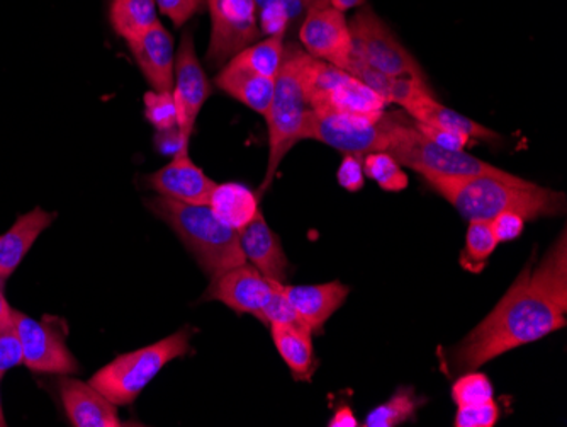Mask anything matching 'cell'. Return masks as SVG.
Returning a JSON list of instances; mask_svg holds the SVG:
<instances>
[{"label":"cell","mask_w":567,"mask_h":427,"mask_svg":"<svg viewBox=\"0 0 567 427\" xmlns=\"http://www.w3.org/2000/svg\"><path fill=\"white\" fill-rule=\"evenodd\" d=\"M567 324L566 231L540 264H528L499 304L452 350L454 372H471Z\"/></svg>","instance_id":"obj_1"},{"label":"cell","mask_w":567,"mask_h":427,"mask_svg":"<svg viewBox=\"0 0 567 427\" xmlns=\"http://www.w3.org/2000/svg\"><path fill=\"white\" fill-rule=\"evenodd\" d=\"M426 183L470 222H492L505 212L518 213L534 222L566 212V194L538 186L518 175L432 177Z\"/></svg>","instance_id":"obj_2"},{"label":"cell","mask_w":567,"mask_h":427,"mask_svg":"<svg viewBox=\"0 0 567 427\" xmlns=\"http://www.w3.org/2000/svg\"><path fill=\"white\" fill-rule=\"evenodd\" d=\"M146 205L177 234L209 278L247 263L240 232L223 223L209 205H189L161 194L146 201Z\"/></svg>","instance_id":"obj_3"},{"label":"cell","mask_w":567,"mask_h":427,"mask_svg":"<svg viewBox=\"0 0 567 427\" xmlns=\"http://www.w3.org/2000/svg\"><path fill=\"white\" fill-rule=\"evenodd\" d=\"M305 53L298 44H288L284 52L282 67L277 73L276 91L266 114L267 129H269V162H267L266 180L259 190L260 194L272 186L277 169L284 157L291 152L292 146L305 140L302 135H305L309 106L306 103L301 73H299Z\"/></svg>","instance_id":"obj_4"},{"label":"cell","mask_w":567,"mask_h":427,"mask_svg":"<svg viewBox=\"0 0 567 427\" xmlns=\"http://www.w3.org/2000/svg\"><path fill=\"white\" fill-rule=\"evenodd\" d=\"M193 327H184L158 343L117 356L99 369L89 384L117 407L130 406L168 363L193 353Z\"/></svg>","instance_id":"obj_5"},{"label":"cell","mask_w":567,"mask_h":427,"mask_svg":"<svg viewBox=\"0 0 567 427\" xmlns=\"http://www.w3.org/2000/svg\"><path fill=\"white\" fill-rule=\"evenodd\" d=\"M388 154L393 155L401 165L419 172L423 180L432 177H473V175H498L508 177L509 172L487 164L481 159L467 154L466 150H451L436 145L419 132L413 120L398 118L394 124Z\"/></svg>","instance_id":"obj_6"},{"label":"cell","mask_w":567,"mask_h":427,"mask_svg":"<svg viewBox=\"0 0 567 427\" xmlns=\"http://www.w3.org/2000/svg\"><path fill=\"white\" fill-rule=\"evenodd\" d=\"M398 116L393 114H349L308 111L305 140H317L343 155L364 159L371 152H388Z\"/></svg>","instance_id":"obj_7"},{"label":"cell","mask_w":567,"mask_h":427,"mask_svg":"<svg viewBox=\"0 0 567 427\" xmlns=\"http://www.w3.org/2000/svg\"><path fill=\"white\" fill-rule=\"evenodd\" d=\"M302 89L309 110L331 113L382 114L385 99L353 78L352 73L323 60H313L302 73Z\"/></svg>","instance_id":"obj_8"},{"label":"cell","mask_w":567,"mask_h":427,"mask_svg":"<svg viewBox=\"0 0 567 427\" xmlns=\"http://www.w3.org/2000/svg\"><path fill=\"white\" fill-rule=\"evenodd\" d=\"M353 53L378 72L393 78H413L426 81L406 48L371 8H362L349 22Z\"/></svg>","instance_id":"obj_9"},{"label":"cell","mask_w":567,"mask_h":427,"mask_svg":"<svg viewBox=\"0 0 567 427\" xmlns=\"http://www.w3.org/2000/svg\"><path fill=\"white\" fill-rule=\"evenodd\" d=\"M212 16L209 67L221 70L229 60L244 52L260 38L259 19L254 0H208Z\"/></svg>","instance_id":"obj_10"},{"label":"cell","mask_w":567,"mask_h":427,"mask_svg":"<svg viewBox=\"0 0 567 427\" xmlns=\"http://www.w3.org/2000/svg\"><path fill=\"white\" fill-rule=\"evenodd\" d=\"M299 40L308 55L347 70L352 59V34L346 14L330 0H309Z\"/></svg>","instance_id":"obj_11"},{"label":"cell","mask_w":567,"mask_h":427,"mask_svg":"<svg viewBox=\"0 0 567 427\" xmlns=\"http://www.w3.org/2000/svg\"><path fill=\"white\" fill-rule=\"evenodd\" d=\"M14 324L21 337L24 365L31 372L62 376L79 372V363L65 343V329L56 321L38 322L14 311Z\"/></svg>","instance_id":"obj_12"},{"label":"cell","mask_w":567,"mask_h":427,"mask_svg":"<svg viewBox=\"0 0 567 427\" xmlns=\"http://www.w3.org/2000/svg\"><path fill=\"white\" fill-rule=\"evenodd\" d=\"M172 95L177 104L178 129L190 139L197 116L212 95V82L197 59L196 44L190 31H184L175 53Z\"/></svg>","instance_id":"obj_13"},{"label":"cell","mask_w":567,"mask_h":427,"mask_svg":"<svg viewBox=\"0 0 567 427\" xmlns=\"http://www.w3.org/2000/svg\"><path fill=\"white\" fill-rule=\"evenodd\" d=\"M274 283L251 264H240L212 279L206 298L221 302L240 315L262 321L264 308L272 296Z\"/></svg>","instance_id":"obj_14"},{"label":"cell","mask_w":567,"mask_h":427,"mask_svg":"<svg viewBox=\"0 0 567 427\" xmlns=\"http://www.w3.org/2000/svg\"><path fill=\"white\" fill-rule=\"evenodd\" d=\"M146 184L161 196L183 201L189 205H209L216 183L183 150L164 167L146 177Z\"/></svg>","instance_id":"obj_15"},{"label":"cell","mask_w":567,"mask_h":427,"mask_svg":"<svg viewBox=\"0 0 567 427\" xmlns=\"http://www.w3.org/2000/svg\"><path fill=\"white\" fill-rule=\"evenodd\" d=\"M135 57L136 65L152 91L165 92L174 88L175 44L174 38L161 21L153 24L138 40L127 43Z\"/></svg>","instance_id":"obj_16"},{"label":"cell","mask_w":567,"mask_h":427,"mask_svg":"<svg viewBox=\"0 0 567 427\" xmlns=\"http://www.w3.org/2000/svg\"><path fill=\"white\" fill-rule=\"evenodd\" d=\"M60 398L72 426L75 427H120L117 406L101 394L89 382L63 378L60 382Z\"/></svg>","instance_id":"obj_17"},{"label":"cell","mask_w":567,"mask_h":427,"mask_svg":"<svg viewBox=\"0 0 567 427\" xmlns=\"http://www.w3.org/2000/svg\"><path fill=\"white\" fill-rule=\"evenodd\" d=\"M289 304L295 308L298 321L309 333L320 334L331 315L346 304L350 288L340 282L323 285L291 286L280 285Z\"/></svg>","instance_id":"obj_18"},{"label":"cell","mask_w":567,"mask_h":427,"mask_svg":"<svg viewBox=\"0 0 567 427\" xmlns=\"http://www.w3.org/2000/svg\"><path fill=\"white\" fill-rule=\"evenodd\" d=\"M241 251L245 260L269 282L286 285L289 278V261L276 232L267 225L262 212L240 231Z\"/></svg>","instance_id":"obj_19"},{"label":"cell","mask_w":567,"mask_h":427,"mask_svg":"<svg viewBox=\"0 0 567 427\" xmlns=\"http://www.w3.org/2000/svg\"><path fill=\"white\" fill-rule=\"evenodd\" d=\"M56 213L34 209L16 220L14 225L0 235V282L14 274L19 264L30 253L34 242L55 222Z\"/></svg>","instance_id":"obj_20"},{"label":"cell","mask_w":567,"mask_h":427,"mask_svg":"<svg viewBox=\"0 0 567 427\" xmlns=\"http://www.w3.org/2000/svg\"><path fill=\"white\" fill-rule=\"evenodd\" d=\"M216 88L237 99L238 103L266 116L276 91V79L264 78L244 67L226 63L215 79Z\"/></svg>","instance_id":"obj_21"},{"label":"cell","mask_w":567,"mask_h":427,"mask_svg":"<svg viewBox=\"0 0 567 427\" xmlns=\"http://www.w3.org/2000/svg\"><path fill=\"white\" fill-rule=\"evenodd\" d=\"M276 349L280 358L291 369L295 380L311 382L317 363H315L313 334L299 324L270 325Z\"/></svg>","instance_id":"obj_22"},{"label":"cell","mask_w":567,"mask_h":427,"mask_svg":"<svg viewBox=\"0 0 567 427\" xmlns=\"http://www.w3.org/2000/svg\"><path fill=\"white\" fill-rule=\"evenodd\" d=\"M411 120L420 123L433 124L439 129L451 130V132L464 133L471 140H496L499 139L493 130L486 129L481 123L444 106L436 101L435 95L426 94L420 98L415 103L404 108Z\"/></svg>","instance_id":"obj_23"},{"label":"cell","mask_w":567,"mask_h":427,"mask_svg":"<svg viewBox=\"0 0 567 427\" xmlns=\"http://www.w3.org/2000/svg\"><path fill=\"white\" fill-rule=\"evenodd\" d=\"M209 209L223 223L238 232L262 212L260 196L250 187L238 183L216 184L209 200Z\"/></svg>","instance_id":"obj_24"},{"label":"cell","mask_w":567,"mask_h":427,"mask_svg":"<svg viewBox=\"0 0 567 427\" xmlns=\"http://www.w3.org/2000/svg\"><path fill=\"white\" fill-rule=\"evenodd\" d=\"M110 22L117 37L132 43L157 24V4L155 0H111Z\"/></svg>","instance_id":"obj_25"},{"label":"cell","mask_w":567,"mask_h":427,"mask_svg":"<svg viewBox=\"0 0 567 427\" xmlns=\"http://www.w3.org/2000/svg\"><path fill=\"white\" fill-rule=\"evenodd\" d=\"M284 52H286L284 34H277V37H267L259 43L250 44L228 63L244 67L264 78L276 79L280 67H282Z\"/></svg>","instance_id":"obj_26"},{"label":"cell","mask_w":567,"mask_h":427,"mask_svg":"<svg viewBox=\"0 0 567 427\" xmlns=\"http://www.w3.org/2000/svg\"><path fill=\"white\" fill-rule=\"evenodd\" d=\"M425 404V398L415 394L411 387H403L381 406L375 407L368 417H365V427H394L400 424L413 420L419 413L420 407Z\"/></svg>","instance_id":"obj_27"},{"label":"cell","mask_w":567,"mask_h":427,"mask_svg":"<svg viewBox=\"0 0 567 427\" xmlns=\"http://www.w3.org/2000/svg\"><path fill=\"white\" fill-rule=\"evenodd\" d=\"M498 244L489 222H470L466 247L462 251L458 263L470 273L480 274L486 267L487 261L493 256Z\"/></svg>","instance_id":"obj_28"},{"label":"cell","mask_w":567,"mask_h":427,"mask_svg":"<svg viewBox=\"0 0 567 427\" xmlns=\"http://www.w3.org/2000/svg\"><path fill=\"white\" fill-rule=\"evenodd\" d=\"M364 174L388 193H401L410 186L406 172L388 152H371L362 159Z\"/></svg>","instance_id":"obj_29"},{"label":"cell","mask_w":567,"mask_h":427,"mask_svg":"<svg viewBox=\"0 0 567 427\" xmlns=\"http://www.w3.org/2000/svg\"><path fill=\"white\" fill-rule=\"evenodd\" d=\"M259 19L260 33L266 37H277L288 31L291 21L305 14L306 9L292 4L291 0H254Z\"/></svg>","instance_id":"obj_30"},{"label":"cell","mask_w":567,"mask_h":427,"mask_svg":"<svg viewBox=\"0 0 567 427\" xmlns=\"http://www.w3.org/2000/svg\"><path fill=\"white\" fill-rule=\"evenodd\" d=\"M452 400L457 407L480 406V404L495 400L492 380L484 373L471 369L458 376L452 387Z\"/></svg>","instance_id":"obj_31"},{"label":"cell","mask_w":567,"mask_h":427,"mask_svg":"<svg viewBox=\"0 0 567 427\" xmlns=\"http://www.w3.org/2000/svg\"><path fill=\"white\" fill-rule=\"evenodd\" d=\"M145 118L157 132L177 129L178 114L172 91H148L145 94Z\"/></svg>","instance_id":"obj_32"},{"label":"cell","mask_w":567,"mask_h":427,"mask_svg":"<svg viewBox=\"0 0 567 427\" xmlns=\"http://www.w3.org/2000/svg\"><path fill=\"white\" fill-rule=\"evenodd\" d=\"M22 363H24V355H22L21 337H19L14 322L0 325V378L9 369L16 368Z\"/></svg>","instance_id":"obj_33"},{"label":"cell","mask_w":567,"mask_h":427,"mask_svg":"<svg viewBox=\"0 0 567 427\" xmlns=\"http://www.w3.org/2000/svg\"><path fill=\"white\" fill-rule=\"evenodd\" d=\"M499 419V409L495 400L480 406L457 407L455 427H493Z\"/></svg>","instance_id":"obj_34"},{"label":"cell","mask_w":567,"mask_h":427,"mask_svg":"<svg viewBox=\"0 0 567 427\" xmlns=\"http://www.w3.org/2000/svg\"><path fill=\"white\" fill-rule=\"evenodd\" d=\"M264 324L269 325H286V324H299L298 315H296L295 308L289 304V299L284 295L280 289V283H274L272 296L267 302L266 308L262 314ZM305 327V325H302Z\"/></svg>","instance_id":"obj_35"},{"label":"cell","mask_w":567,"mask_h":427,"mask_svg":"<svg viewBox=\"0 0 567 427\" xmlns=\"http://www.w3.org/2000/svg\"><path fill=\"white\" fill-rule=\"evenodd\" d=\"M208 0H155L158 11L171 19L175 28H183L197 12L203 11Z\"/></svg>","instance_id":"obj_36"},{"label":"cell","mask_w":567,"mask_h":427,"mask_svg":"<svg viewBox=\"0 0 567 427\" xmlns=\"http://www.w3.org/2000/svg\"><path fill=\"white\" fill-rule=\"evenodd\" d=\"M337 181L349 193H357V191L362 190L365 183L362 159L357 157V155H346L339 171H337Z\"/></svg>","instance_id":"obj_37"},{"label":"cell","mask_w":567,"mask_h":427,"mask_svg":"<svg viewBox=\"0 0 567 427\" xmlns=\"http://www.w3.org/2000/svg\"><path fill=\"white\" fill-rule=\"evenodd\" d=\"M413 124L426 139L432 140L436 145L445 146V149L466 150V146L470 145L471 139L464 133L451 132V130L439 129L433 124L420 123L415 120H413Z\"/></svg>","instance_id":"obj_38"},{"label":"cell","mask_w":567,"mask_h":427,"mask_svg":"<svg viewBox=\"0 0 567 427\" xmlns=\"http://www.w3.org/2000/svg\"><path fill=\"white\" fill-rule=\"evenodd\" d=\"M525 222H527V220L518 215V213L505 212L502 213V215L495 216V218L489 222V225H492L496 241L512 242L522 237L525 231Z\"/></svg>","instance_id":"obj_39"},{"label":"cell","mask_w":567,"mask_h":427,"mask_svg":"<svg viewBox=\"0 0 567 427\" xmlns=\"http://www.w3.org/2000/svg\"><path fill=\"white\" fill-rule=\"evenodd\" d=\"M158 152L164 155H177L183 150H189L190 139L181 132V129L165 130V132H157L155 139Z\"/></svg>","instance_id":"obj_40"},{"label":"cell","mask_w":567,"mask_h":427,"mask_svg":"<svg viewBox=\"0 0 567 427\" xmlns=\"http://www.w3.org/2000/svg\"><path fill=\"white\" fill-rule=\"evenodd\" d=\"M330 427H357L359 426V420L353 416L352 409L347 406L339 407L334 416L331 417L330 423H328Z\"/></svg>","instance_id":"obj_41"},{"label":"cell","mask_w":567,"mask_h":427,"mask_svg":"<svg viewBox=\"0 0 567 427\" xmlns=\"http://www.w3.org/2000/svg\"><path fill=\"white\" fill-rule=\"evenodd\" d=\"M14 322V308L8 304L4 289H2V282H0V325L11 324Z\"/></svg>","instance_id":"obj_42"},{"label":"cell","mask_w":567,"mask_h":427,"mask_svg":"<svg viewBox=\"0 0 567 427\" xmlns=\"http://www.w3.org/2000/svg\"><path fill=\"white\" fill-rule=\"evenodd\" d=\"M330 4L333 6L334 9L346 12L364 4V0H330Z\"/></svg>","instance_id":"obj_43"},{"label":"cell","mask_w":567,"mask_h":427,"mask_svg":"<svg viewBox=\"0 0 567 427\" xmlns=\"http://www.w3.org/2000/svg\"><path fill=\"white\" fill-rule=\"evenodd\" d=\"M0 380H2V378H0ZM6 426H8V423H6L4 409H2V394H0V427Z\"/></svg>","instance_id":"obj_44"},{"label":"cell","mask_w":567,"mask_h":427,"mask_svg":"<svg viewBox=\"0 0 567 427\" xmlns=\"http://www.w3.org/2000/svg\"><path fill=\"white\" fill-rule=\"evenodd\" d=\"M292 4L299 6V8L308 11L309 0H291Z\"/></svg>","instance_id":"obj_45"}]
</instances>
